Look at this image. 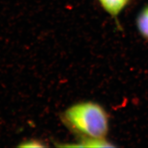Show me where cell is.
Here are the masks:
<instances>
[{"mask_svg": "<svg viewBox=\"0 0 148 148\" xmlns=\"http://www.w3.org/2000/svg\"><path fill=\"white\" fill-rule=\"evenodd\" d=\"M62 120L81 138H106L108 133V114L100 104L93 101L72 105L62 113Z\"/></svg>", "mask_w": 148, "mask_h": 148, "instance_id": "obj_1", "label": "cell"}, {"mask_svg": "<svg viewBox=\"0 0 148 148\" xmlns=\"http://www.w3.org/2000/svg\"><path fill=\"white\" fill-rule=\"evenodd\" d=\"M101 7L109 15L113 18L121 13L122 11L126 8L130 0H97Z\"/></svg>", "mask_w": 148, "mask_h": 148, "instance_id": "obj_2", "label": "cell"}, {"mask_svg": "<svg viewBox=\"0 0 148 148\" xmlns=\"http://www.w3.org/2000/svg\"><path fill=\"white\" fill-rule=\"evenodd\" d=\"M136 27L139 34L148 40V5L143 7L136 18Z\"/></svg>", "mask_w": 148, "mask_h": 148, "instance_id": "obj_3", "label": "cell"}, {"mask_svg": "<svg viewBox=\"0 0 148 148\" xmlns=\"http://www.w3.org/2000/svg\"><path fill=\"white\" fill-rule=\"evenodd\" d=\"M77 147H113L114 145L110 143L106 138H81L79 145Z\"/></svg>", "mask_w": 148, "mask_h": 148, "instance_id": "obj_4", "label": "cell"}, {"mask_svg": "<svg viewBox=\"0 0 148 148\" xmlns=\"http://www.w3.org/2000/svg\"><path fill=\"white\" fill-rule=\"evenodd\" d=\"M18 146L22 147H45V145L42 144V142L40 140L33 139L23 142L21 145Z\"/></svg>", "mask_w": 148, "mask_h": 148, "instance_id": "obj_5", "label": "cell"}]
</instances>
